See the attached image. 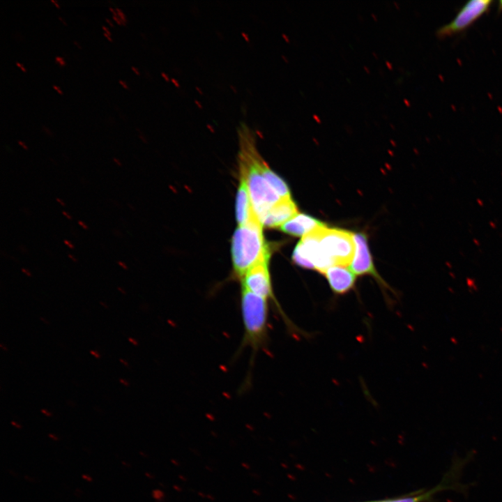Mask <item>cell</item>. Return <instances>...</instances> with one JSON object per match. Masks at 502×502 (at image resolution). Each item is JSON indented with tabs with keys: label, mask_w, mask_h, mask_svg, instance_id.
<instances>
[{
	"label": "cell",
	"mask_w": 502,
	"mask_h": 502,
	"mask_svg": "<svg viewBox=\"0 0 502 502\" xmlns=\"http://www.w3.org/2000/svg\"><path fill=\"white\" fill-rule=\"evenodd\" d=\"M239 138V170L245 174L251 201L256 215L261 220L269 208L280 199L261 172L263 158L259 153L253 131L242 124L238 130Z\"/></svg>",
	"instance_id": "obj_1"
},
{
	"label": "cell",
	"mask_w": 502,
	"mask_h": 502,
	"mask_svg": "<svg viewBox=\"0 0 502 502\" xmlns=\"http://www.w3.org/2000/svg\"><path fill=\"white\" fill-rule=\"evenodd\" d=\"M262 224L254 213L245 225L238 226L231 241L234 275L242 280L257 264L268 260L270 252L262 232Z\"/></svg>",
	"instance_id": "obj_2"
},
{
	"label": "cell",
	"mask_w": 502,
	"mask_h": 502,
	"mask_svg": "<svg viewBox=\"0 0 502 502\" xmlns=\"http://www.w3.org/2000/svg\"><path fill=\"white\" fill-rule=\"evenodd\" d=\"M269 301L241 287L240 308L243 335L238 353L250 348L252 358L268 341Z\"/></svg>",
	"instance_id": "obj_3"
},
{
	"label": "cell",
	"mask_w": 502,
	"mask_h": 502,
	"mask_svg": "<svg viewBox=\"0 0 502 502\" xmlns=\"http://www.w3.org/2000/svg\"><path fill=\"white\" fill-rule=\"evenodd\" d=\"M320 245L334 265H349L355 254L353 234L340 229L328 228L325 225L317 228Z\"/></svg>",
	"instance_id": "obj_4"
},
{
	"label": "cell",
	"mask_w": 502,
	"mask_h": 502,
	"mask_svg": "<svg viewBox=\"0 0 502 502\" xmlns=\"http://www.w3.org/2000/svg\"><path fill=\"white\" fill-rule=\"evenodd\" d=\"M241 281V287L271 302L291 331L298 330L274 296L268 271V260L261 261L252 266Z\"/></svg>",
	"instance_id": "obj_5"
},
{
	"label": "cell",
	"mask_w": 502,
	"mask_h": 502,
	"mask_svg": "<svg viewBox=\"0 0 502 502\" xmlns=\"http://www.w3.org/2000/svg\"><path fill=\"white\" fill-rule=\"evenodd\" d=\"M292 259L299 266L314 269L322 274L334 266L320 245L317 229L302 237L294 248Z\"/></svg>",
	"instance_id": "obj_6"
},
{
	"label": "cell",
	"mask_w": 502,
	"mask_h": 502,
	"mask_svg": "<svg viewBox=\"0 0 502 502\" xmlns=\"http://www.w3.org/2000/svg\"><path fill=\"white\" fill-rule=\"evenodd\" d=\"M490 0H471L467 1L449 23L441 26L436 35L443 38L459 33L485 14L492 3Z\"/></svg>",
	"instance_id": "obj_7"
},
{
	"label": "cell",
	"mask_w": 502,
	"mask_h": 502,
	"mask_svg": "<svg viewBox=\"0 0 502 502\" xmlns=\"http://www.w3.org/2000/svg\"><path fill=\"white\" fill-rule=\"evenodd\" d=\"M353 240L355 243V254L349 268L355 275H370L381 285L385 287H388L374 268L367 245L366 236L360 233L353 234Z\"/></svg>",
	"instance_id": "obj_8"
},
{
	"label": "cell",
	"mask_w": 502,
	"mask_h": 502,
	"mask_svg": "<svg viewBox=\"0 0 502 502\" xmlns=\"http://www.w3.org/2000/svg\"><path fill=\"white\" fill-rule=\"evenodd\" d=\"M463 465L464 463L462 462L457 461L449 472L446 473L441 482L427 492L424 493L419 492L411 496L377 502H425L430 501L434 494L442 490L454 489L464 492V488L466 487L453 479L455 475L458 473L459 469L462 468Z\"/></svg>",
	"instance_id": "obj_9"
},
{
	"label": "cell",
	"mask_w": 502,
	"mask_h": 502,
	"mask_svg": "<svg viewBox=\"0 0 502 502\" xmlns=\"http://www.w3.org/2000/svg\"><path fill=\"white\" fill-rule=\"evenodd\" d=\"M296 214L298 208L291 198H282L269 208L261 220V224L270 228L280 227Z\"/></svg>",
	"instance_id": "obj_10"
},
{
	"label": "cell",
	"mask_w": 502,
	"mask_h": 502,
	"mask_svg": "<svg viewBox=\"0 0 502 502\" xmlns=\"http://www.w3.org/2000/svg\"><path fill=\"white\" fill-rule=\"evenodd\" d=\"M325 275L330 289L337 295H343L351 290L356 282V275L345 266L334 265L328 268Z\"/></svg>",
	"instance_id": "obj_11"
},
{
	"label": "cell",
	"mask_w": 502,
	"mask_h": 502,
	"mask_svg": "<svg viewBox=\"0 0 502 502\" xmlns=\"http://www.w3.org/2000/svg\"><path fill=\"white\" fill-rule=\"evenodd\" d=\"M254 213L246 176L240 172V182L236 197V218L238 225L246 224Z\"/></svg>",
	"instance_id": "obj_12"
},
{
	"label": "cell",
	"mask_w": 502,
	"mask_h": 502,
	"mask_svg": "<svg viewBox=\"0 0 502 502\" xmlns=\"http://www.w3.org/2000/svg\"><path fill=\"white\" fill-rule=\"evenodd\" d=\"M324 225L323 222L308 215L298 213L280 228L286 234L304 236Z\"/></svg>",
	"instance_id": "obj_13"
},
{
	"label": "cell",
	"mask_w": 502,
	"mask_h": 502,
	"mask_svg": "<svg viewBox=\"0 0 502 502\" xmlns=\"http://www.w3.org/2000/svg\"><path fill=\"white\" fill-rule=\"evenodd\" d=\"M261 172L267 183L280 199L291 197L287 183L271 169L264 160L261 163Z\"/></svg>",
	"instance_id": "obj_14"
},
{
	"label": "cell",
	"mask_w": 502,
	"mask_h": 502,
	"mask_svg": "<svg viewBox=\"0 0 502 502\" xmlns=\"http://www.w3.org/2000/svg\"><path fill=\"white\" fill-rule=\"evenodd\" d=\"M115 10H116V13H117V15H118L119 17L121 20V24H122L123 25H126V22H127V19H126V15H125V14L123 13V12L119 8H118V7H116Z\"/></svg>",
	"instance_id": "obj_15"
},
{
	"label": "cell",
	"mask_w": 502,
	"mask_h": 502,
	"mask_svg": "<svg viewBox=\"0 0 502 502\" xmlns=\"http://www.w3.org/2000/svg\"><path fill=\"white\" fill-rule=\"evenodd\" d=\"M55 62L57 63L59 66L63 67L66 65V61L63 59V57L60 56H55Z\"/></svg>",
	"instance_id": "obj_16"
},
{
	"label": "cell",
	"mask_w": 502,
	"mask_h": 502,
	"mask_svg": "<svg viewBox=\"0 0 502 502\" xmlns=\"http://www.w3.org/2000/svg\"><path fill=\"white\" fill-rule=\"evenodd\" d=\"M64 244L70 249H74L75 245L73 243H71L70 241L65 239L63 241Z\"/></svg>",
	"instance_id": "obj_17"
},
{
	"label": "cell",
	"mask_w": 502,
	"mask_h": 502,
	"mask_svg": "<svg viewBox=\"0 0 502 502\" xmlns=\"http://www.w3.org/2000/svg\"><path fill=\"white\" fill-rule=\"evenodd\" d=\"M41 128L46 135H47L48 136H52L53 133L48 128L45 126H42Z\"/></svg>",
	"instance_id": "obj_18"
},
{
	"label": "cell",
	"mask_w": 502,
	"mask_h": 502,
	"mask_svg": "<svg viewBox=\"0 0 502 502\" xmlns=\"http://www.w3.org/2000/svg\"><path fill=\"white\" fill-rule=\"evenodd\" d=\"M117 264H118L123 269H124V270H128V267L127 266V265H126L123 261H117Z\"/></svg>",
	"instance_id": "obj_19"
},
{
	"label": "cell",
	"mask_w": 502,
	"mask_h": 502,
	"mask_svg": "<svg viewBox=\"0 0 502 502\" xmlns=\"http://www.w3.org/2000/svg\"><path fill=\"white\" fill-rule=\"evenodd\" d=\"M77 223H78L79 225H80L84 229L87 230V229H89V227H88V226L86 225V223L84 222L83 221L79 220V221L77 222Z\"/></svg>",
	"instance_id": "obj_20"
},
{
	"label": "cell",
	"mask_w": 502,
	"mask_h": 502,
	"mask_svg": "<svg viewBox=\"0 0 502 502\" xmlns=\"http://www.w3.org/2000/svg\"><path fill=\"white\" fill-rule=\"evenodd\" d=\"M119 83L124 89H129L128 84H126V82L125 81H123V80H122V79H119Z\"/></svg>",
	"instance_id": "obj_21"
},
{
	"label": "cell",
	"mask_w": 502,
	"mask_h": 502,
	"mask_svg": "<svg viewBox=\"0 0 502 502\" xmlns=\"http://www.w3.org/2000/svg\"><path fill=\"white\" fill-rule=\"evenodd\" d=\"M17 143H18V144H19L20 146H22L24 150H28L29 148H28L27 145L25 144L24 142H23L22 141L18 140V141H17Z\"/></svg>",
	"instance_id": "obj_22"
},
{
	"label": "cell",
	"mask_w": 502,
	"mask_h": 502,
	"mask_svg": "<svg viewBox=\"0 0 502 502\" xmlns=\"http://www.w3.org/2000/svg\"><path fill=\"white\" fill-rule=\"evenodd\" d=\"M21 271L23 273H24L26 275H27L29 277H31L32 275L31 273L26 268H22L21 269Z\"/></svg>",
	"instance_id": "obj_23"
},
{
	"label": "cell",
	"mask_w": 502,
	"mask_h": 502,
	"mask_svg": "<svg viewBox=\"0 0 502 502\" xmlns=\"http://www.w3.org/2000/svg\"><path fill=\"white\" fill-rule=\"evenodd\" d=\"M90 353L98 359L100 358V355L96 351L91 350V351H90Z\"/></svg>",
	"instance_id": "obj_24"
},
{
	"label": "cell",
	"mask_w": 502,
	"mask_h": 502,
	"mask_svg": "<svg viewBox=\"0 0 502 502\" xmlns=\"http://www.w3.org/2000/svg\"><path fill=\"white\" fill-rule=\"evenodd\" d=\"M24 479L31 482H36L37 481L34 478H31V477L27 476H24Z\"/></svg>",
	"instance_id": "obj_25"
},
{
	"label": "cell",
	"mask_w": 502,
	"mask_h": 502,
	"mask_svg": "<svg viewBox=\"0 0 502 502\" xmlns=\"http://www.w3.org/2000/svg\"><path fill=\"white\" fill-rule=\"evenodd\" d=\"M112 18H113V20H114L117 22L118 24H121V20L119 17L118 15H112Z\"/></svg>",
	"instance_id": "obj_26"
},
{
	"label": "cell",
	"mask_w": 502,
	"mask_h": 502,
	"mask_svg": "<svg viewBox=\"0 0 502 502\" xmlns=\"http://www.w3.org/2000/svg\"><path fill=\"white\" fill-rule=\"evenodd\" d=\"M62 214L69 220H72L73 218L72 216L66 211H62Z\"/></svg>",
	"instance_id": "obj_27"
},
{
	"label": "cell",
	"mask_w": 502,
	"mask_h": 502,
	"mask_svg": "<svg viewBox=\"0 0 502 502\" xmlns=\"http://www.w3.org/2000/svg\"><path fill=\"white\" fill-rule=\"evenodd\" d=\"M40 411L45 414L46 416H52V413L51 412L47 411L45 409H42Z\"/></svg>",
	"instance_id": "obj_28"
},
{
	"label": "cell",
	"mask_w": 502,
	"mask_h": 502,
	"mask_svg": "<svg viewBox=\"0 0 502 502\" xmlns=\"http://www.w3.org/2000/svg\"><path fill=\"white\" fill-rule=\"evenodd\" d=\"M83 492L81 489H77L75 492V494L77 497H80L82 495Z\"/></svg>",
	"instance_id": "obj_29"
},
{
	"label": "cell",
	"mask_w": 502,
	"mask_h": 502,
	"mask_svg": "<svg viewBox=\"0 0 502 502\" xmlns=\"http://www.w3.org/2000/svg\"><path fill=\"white\" fill-rule=\"evenodd\" d=\"M15 64L23 71L25 72L26 69L24 68V66L21 64L20 62L16 61Z\"/></svg>",
	"instance_id": "obj_30"
},
{
	"label": "cell",
	"mask_w": 502,
	"mask_h": 502,
	"mask_svg": "<svg viewBox=\"0 0 502 502\" xmlns=\"http://www.w3.org/2000/svg\"><path fill=\"white\" fill-rule=\"evenodd\" d=\"M113 232H114V235L118 237H122V236H123L121 232L120 231H119L118 229H114L113 231Z\"/></svg>",
	"instance_id": "obj_31"
},
{
	"label": "cell",
	"mask_w": 502,
	"mask_h": 502,
	"mask_svg": "<svg viewBox=\"0 0 502 502\" xmlns=\"http://www.w3.org/2000/svg\"><path fill=\"white\" fill-rule=\"evenodd\" d=\"M68 257L73 262H77V259L73 254H68Z\"/></svg>",
	"instance_id": "obj_32"
},
{
	"label": "cell",
	"mask_w": 502,
	"mask_h": 502,
	"mask_svg": "<svg viewBox=\"0 0 502 502\" xmlns=\"http://www.w3.org/2000/svg\"><path fill=\"white\" fill-rule=\"evenodd\" d=\"M54 89H55L59 94H62V91L60 89V88L56 86V84L52 85Z\"/></svg>",
	"instance_id": "obj_33"
},
{
	"label": "cell",
	"mask_w": 502,
	"mask_h": 502,
	"mask_svg": "<svg viewBox=\"0 0 502 502\" xmlns=\"http://www.w3.org/2000/svg\"><path fill=\"white\" fill-rule=\"evenodd\" d=\"M113 161L115 164H116L118 166H121L122 162L116 158H113Z\"/></svg>",
	"instance_id": "obj_34"
},
{
	"label": "cell",
	"mask_w": 502,
	"mask_h": 502,
	"mask_svg": "<svg viewBox=\"0 0 502 502\" xmlns=\"http://www.w3.org/2000/svg\"><path fill=\"white\" fill-rule=\"evenodd\" d=\"M101 27H102V29L104 30V32H105L106 33H107V34L109 35V36L111 35L110 31L108 30V29H107V26H104V25H102Z\"/></svg>",
	"instance_id": "obj_35"
},
{
	"label": "cell",
	"mask_w": 502,
	"mask_h": 502,
	"mask_svg": "<svg viewBox=\"0 0 502 502\" xmlns=\"http://www.w3.org/2000/svg\"><path fill=\"white\" fill-rule=\"evenodd\" d=\"M56 200L58 203H59L61 205V206H64L66 205V204L61 199L57 197V198H56Z\"/></svg>",
	"instance_id": "obj_36"
},
{
	"label": "cell",
	"mask_w": 502,
	"mask_h": 502,
	"mask_svg": "<svg viewBox=\"0 0 502 502\" xmlns=\"http://www.w3.org/2000/svg\"><path fill=\"white\" fill-rule=\"evenodd\" d=\"M119 381H120L123 385H124V386H129L128 382L126 381L125 379H119Z\"/></svg>",
	"instance_id": "obj_37"
},
{
	"label": "cell",
	"mask_w": 502,
	"mask_h": 502,
	"mask_svg": "<svg viewBox=\"0 0 502 502\" xmlns=\"http://www.w3.org/2000/svg\"><path fill=\"white\" fill-rule=\"evenodd\" d=\"M11 424H12L13 426H15V427H16L17 428H18V429L22 428V425H20L18 424L17 423H15V421H11Z\"/></svg>",
	"instance_id": "obj_38"
},
{
	"label": "cell",
	"mask_w": 502,
	"mask_h": 502,
	"mask_svg": "<svg viewBox=\"0 0 502 502\" xmlns=\"http://www.w3.org/2000/svg\"><path fill=\"white\" fill-rule=\"evenodd\" d=\"M109 10H110L111 13H112V14H113L114 15H118L116 10L114 9L112 7L109 6Z\"/></svg>",
	"instance_id": "obj_39"
},
{
	"label": "cell",
	"mask_w": 502,
	"mask_h": 502,
	"mask_svg": "<svg viewBox=\"0 0 502 502\" xmlns=\"http://www.w3.org/2000/svg\"><path fill=\"white\" fill-rule=\"evenodd\" d=\"M82 478H83L84 480H87V481H91V480H92V478H91L90 476H86V475H83V476H82Z\"/></svg>",
	"instance_id": "obj_40"
},
{
	"label": "cell",
	"mask_w": 502,
	"mask_h": 502,
	"mask_svg": "<svg viewBox=\"0 0 502 502\" xmlns=\"http://www.w3.org/2000/svg\"><path fill=\"white\" fill-rule=\"evenodd\" d=\"M9 472L13 477L19 478L17 473H15L13 471H10Z\"/></svg>",
	"instance_id": "obj_41"
},
{
	"label": "cell",
	"mask_w": 502,
	"mask_h": 502,
	"mask_svg": "<svg viewBox=\"0 0 502 502\" xmlns=\"http://www.w3.org/2000/svg\"><path fill=\"white\" fill-rule=\"evenodd\" d=\"M119 360H120V362H121V363H123L125 366H126V367L128 366V363H127V362H126V360H124L123 359L120 358Z\"/></svg>",
	"instance_id": "obj_42"
},
{
	"label": "cell",
	"mask_w": 502,
	"mask_h": 502,
	"mask_svg": "<svg viewBox=\"0 0 502 502\" xmlns=\"http://www.w3.org/2000/svg\"><path fill=\"white\" fill-rule=\"evenodd\" d=\"M117 289L124 295L126 294V291L120 287H118Z\"/></svg>",
	"instance_id": "obj_43"
},
{
	"label": "cell",
	"mask_w": 502,
	"mask_h": 502,
	"mask_svg": "<svg viewBox=\"0 0 502 502\" xmlns=\"http://www.w3.org/2000/svg\"><path fill=\"white\" fill-rule=\"evenodd\" d=\"M103 35L107 38L108 40L112 41V39L111 38L110 36L106 33L105 32L103 33Z\"/></svg>",
	"instance_id": "obj_44"
},
{
	"label": "cell",
	"mask_w": 502,
	"mask_h": 502,
	"mask_svg": "<svg viewBox=\"0 0 502 502\" xmlns=\"http://www.w3.org/2000/svg\"><path fill=\"white\" fill-rule=\"evenodd\" d=\"M48 436H49L50 438H52V439H54V440H58V439H59L58 437L56 436V435L50 434Z\"/></svg>",
	"instance_id": "obj_45"
},
{
	"label": "cell",
	"mask_w": 502,
	"mask_h": 502,
	"mask_svg": "<svg viewBox=\"0 0 502 502\" xmlns=\"http://www.w3.org/2000/svg\"><path fill=\"white\" fill-rule=\"evenodd\" d=\"M20 250L21 252H26V249L24 248L23 245H20Z\"/></svg>",
	"instance_id": "obj_46"
},
{
	"label": "cell",
	"mask_w": 502,
	"mask_h": 502,
	"mask_svg": "<svg viewBox=\"0 0 502 502\" xmlns=\"http://www.w3.org/2000/svg\"><path fill=\"white\" fill-rule=\"evenodd\" d=\"M73 42L79 49H81V46L79 43H77L76 40H73Z\"/></svg>",
	"instance_id": "obj_47"
},
{
	"label": "cell",
	"mask_w": 502,
	"mask_h": 502,
	"mask_svg": "<svg viewBox=\"0 0 502 502\" xmlns=\"http://www.w3.org/2000/svg\"><path fill=\"white\" fill-rule=\"evenodd\" d=\"M58 18L63 24L66 25V22L63 20V18L60 15L58 16Z\"/></svg>",
	"instance_id": "obj_48"
},
{
	"label": "cell",
	"mask_w": 502,
	"mask_h": 502,
	"mask_svg": "<svg viewBox=\"0 0 502 502\" xmlns=\"http://www.w3.org/2000/svg\"><path fill=\"white\" fill-rule=\"evenodd\" d=\"M105 20L111 26H114L112 22L108 18L105 17Z\"/></svg>",
	"instance_id": "obj_49"
},
{
	"label": "cell",
	"mask_w": 502,
	"mask_h": 502,
	"mask_svg": "<svg viewBox=\"0 0 502 502\" xmlns=\"http://www.w3.org/2000/svg\"><path fill=\"white\" fill-rule=\"evenodd\" d=\"M0 347H1L3 351H8V349L6 348V347H5L4 345H3L2 344H0Z\"/></svg>",
	"instance_id": "obj_50"
},
{
	"label": "cell",
	"mask_w": 502,
	"mask_h": 502,
	"mask_svg": "<svg viewBox=\"0 0 502 502\" xmlns=\"http://www.w3.org/2000/svg\"><path fill=\"white\" fill-rule=\"evenodd\" d=\"M51 1H52V3H54V4L56 6V7L60 8V6H59V5L58 4V3H57L56 1H55V0H51Z\"/></svg>",
	"instance_id": "obj_51"
},
{
	"label": "cell",
	"mask_w": 502,
	"mask_h": 502,
	"mask_svg": "<svg viewBox=\"0 0 502 502\" xmlns=\"http://www.w3.org/2000/svg\"><path fill=\"white\" fill-rule=\"evenodd\" d=\"M128 340H129L130 342H132V344H134L135 345L137 344V342H136L135 340H133L132 338L129 337V338H128Z\"/></svg>",
	"instance_id": "obj_52"
},
{
	"label": "cell",
	"mask_w": 502,
	"mask_h": 502,
	"mask_svg": "<svg viewBox=\"0 0 502 502\" xmlns=\"http://www.w3.org/2000/svg\"><path fill=\"white\" fill-rule=\"evenodd\" d=\"M131 68H132V70L135 72V74H137V75H139V73H138V70H137L134 66H132Z\"/></svg>",
	"instance_id": "obj_53"
},
{
	"label": "cell",
	"mask_w": 502,
	"mask_h": 502,
	"mask_svg": "<svg viewBox=\"0 0 502 502\" xmlns=\"http://www.w3.org/2000/svg\"><path fill=\"white\" fill-rule=\"evenodd\" d=\"M40 319L42 321H43L44 323H45V324H49V322H48L45 319H44L43 317H40Z\"/></svg>",
	"instance_id": "obj_54"
},
{
	"label": "cell",
	"mask_w": 502,
	"mask_h": 502,
	"mask_svg": "<svg viewBox=\"0 0 502 502\" xmlns=\"http://www.w3.org/2000/svg\"><path fill=\"white\" fill-rule=\"evenodd\" d=\"M100 304L102 305L104 307L108 308L107 305L105 304V303H103L102 301H100Z\"/></svg>",
	"instance_id": "obj_55"
},
{
	"label": "cell",
	"mask_w": 502,
	"mask_h": 502,
	"mask_svg": "<svg viewBox=\"0 0 502 502\" xmlns=\"http://www.w3.org/2000/svg\"><path fill=\"white\" fill-rule=\"evenodd\" d=\"M499 10H502V1H500L499 2Z\"/></svg>",
	"instance_id": "obj_56"
}]
</instances>
